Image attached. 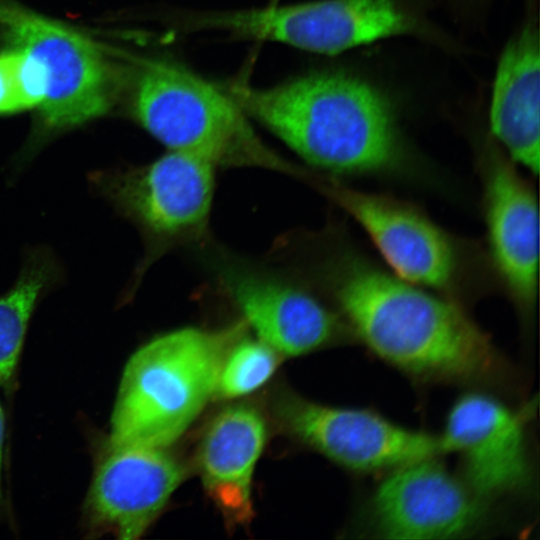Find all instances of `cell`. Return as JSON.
Returning a JSON list of instances; mask_svg holds the SVG:
<instances>
[{"instance_id":"obj_8","label":"cell","mask_w":540,"mask_h":540,"mask_svg":"<svg viewBox=\"0 0 540 540\" xmlns=\"http://www.w3.org/2000/svg\"><path fill=\"white\" fill-rule=\"evenodd\" d=\"M307 183L363 229L392 273L453 298L462 279L460 248L427 215L396 198L350 187L333 175L312 170Z\"/></svg>"},{"instance_id":"obj_13","label":"cell","mask_w":540,"mask_h":540,"mask_svg":"<svg viewBox=\"0 0 540 540\" xmlns=\"http://www.w3.org/2000/svg\"><path fill=\"white\" fill-rule=\"evenodd\" d=\"M482 154L491 261L517 311L531 317L538 294L539 211L531 185L495 146Z\"/></svg>"},{"instance_id":"obj_12","label":"cell","mask_w":540,"mask_h":540,"mask_svg":"<svg viewBox=\"0 0 540 540\" xmlns=\"http://www.w3.org/2000/svg\"><path fill=\"white\" fill-rule=\"evenodd\" d=\"M440 437L445 453L459 455L462 479L484 502L529 485L524 418L496 397L478 391L462 395Z\"/></svg>"},{"instance_id":"obj_6","label":"cell","mask_w":540,"mask_h":540,"mask_svg":"<svg viewBox=\"0 0 540 540\" xmlns=\"http://www.w3.org/2000/svg\"><path fill=\"white\" fill-rule=\"evenodd\" d=\"M215 169L200 157L168 150L145 165L96 173L93 182L117 212L140 230L150 261L205 235Z\"/></svg>"},{"instance_id":"obj_3","label":"cell","mask_w":540,"mask_h":540,"mask_svg":"<svg viewBox=\"0 0 540 540\" xmlns=\"http://www.w3.org/2000/svg\"><path fill=\"white\" fill-rule=\"evenodd\" d=\"M243 323L185 327L157 336L127 362L108 440L169 447L213 398L219 370Z\"/></svg>"},{"instance_id":"obj_9","label":"cell","mask_w":540,"mask_h":540,"mask_svg":"<svg viewBox=\"0 0 540 540\" xmlns=\"http://www.w3.org/2000/svg\"><path fill=\"white\" fill-rule=\"evenodd\" d=\"M273 413L290 436L354 473H385L445 454L440 435L402 426L366 408L326 405L283 391Z\"/></svg>"},{"instance_id":"obj_10","label":"cell","mask_w":540,"mask_h":540,"mask_svg":"<svg viewBox=\"0 0 540 540\" xmlns=\"http://www.w3.org/2000/svg\"><path fill=\"white\" fill-rule=\"evenodd\" d=\"M185 476L183 463L168 447L107 440L84 505L87 533L139 538Z\"/></svg>"},{"instance_id":"obj_16","label":"cell","mask_w":540,"mask_h":540,"mask_svg":"<svg viewBox=\"0 0 540 540\" xmlns=\"http://www.w3.org/2000/svg\"><path fill=\"white\" fill-rule=\"evenodd\" d=\"M539 87V33L536 21L530 19L501 54L489 121L505 154L534 175L539 171Z\"/></svg>"},{"instance_id":"obj_11","label":"cell","mask_w":540,"mask_h":540,"mask_svg":"<svg viewBox=\"0 0 540 540\" xmlns=\"http://www.w3.org/2000/svg\"><path fill=\"white\" fill-rule=\"evenodd\" d=\"M368 500L370 530L388 539H451L473 532L485 502L437 461L427 457L385 472Z\"/></svg>"},{"instance_id":"obj_2","label":"cell","mask_w":540,"mask_h":540,"mask_svg":"<svg viewBox=\"0 0 540 540\" xmlns=\"http://www.w3.org/2000/svg\"><path fill=\"white\" fill-rule=\"evenodd\" d=\"M229 95L308 165L333 176L396 172L408 159L390 101L353 74L315 71L268 88L235 84Z\"/></svg>"},{"instance_id":"obj_18","label":"cell","mask_w":540,"mask_h":540,"mask_svg":"<svg viewBox=\"0 0 540 540\" xmlns=\"http://www.w3.org/2000/svg\"><path fill=\"white\" fill-rule=\"evenodd\" d=\"M281 356L262 340L242 333L224 356L213 398L232 399L255 391L272 376Z\"/></svg>"},{"instance_id":"obj_5","label":"cell","mask_w":540,"mask_h":540,"mask_svg":"<svg viewBox=\"0 0 540 540\" xmlns=\"http://www.w3.org/2000/svg\"><path fill=\"white\" fill-rule=\"evenodd\" d=\"M193 28L335 55L385 38L429 36L428 27L400 0H316L217 12L195 19Z\"/></svg>"},{"instance_id":"obj_1","label":"cell","mask_w":540,"mask_h":540,"mask_svg":"<svg viewBox=\"0 0 540 540\" xmlns=\"http://www.w3.org/2000/svg\"><path fill=\"white\" fill-rule=\"evenodd\" d=\"M325 260L321 275L341 318L379 359L427 383L476 384L501 375L497 349L453 298L350 249Z\"/></svg>"},{"instance_id":"obj_7","label":"cell","mask_w":540,"mask_h":540,"mask_svg":"<svg viewBox=\"0 0 540 540\" xmlns=\"http://www.w3.org/2000/svg\"><path fill=\"white\" fill-rule=\"evenodd\" d=\"M0 28L44 71L46 95L38 109L46 131L67 130L109 110L116 94V72L93 41L7 2H0Z\"/></svg>"},{"instance_id":"obj_14","label":"cell","mask_w":540,"mask_h":540,"mask_svg":"<svg viewBox=\"0 0 540 540\" xmlns=\"http://www.w3.org/2000/svg\"><path fill=\"white\" fill-rule=\"evenodd\" d=\"M221 283L258 339L282 356H299L341 340L338 314L298 284L256 269L226 265Z\"/></svg>"},{"instance_id":"obj_17","label":"cell","mask_w":540,"mask_h":540,"mask_svg":"<svg viewBox=\"0 0 540 540\" xmlns=\"http://www.w3.org/2000/svg\"><path fill=\"white\" fill-rule=\"evenodd\" d=\"M52 276L51 261L36 254L14 286L0 296V385L5 388L12 385L29 321Z\"/></svg>"},{"instance_id":"obj_15","label":"cell","mask_w":540,"mask_h":540,"mask_svg":"<svg viewBox=\"0 0 540 540\" xmlns=\"http://www.w3.org/2000/svg\"><path fill=\"white\" fill-rule=\"evenodd\" d=\"M267 436L265 419L251 404H234L207 426L197 450L203 486L232 527L253 516V473Z\"/></svg>"},{"instance_id":"obj_19","label":"cell","mask_w":540,"mask_h":540,"mask_svg":"<svg viewBox=\"0 0 540 540\" xmlns=\"http://www.w3.org/2000/svg\"><path fill=\"white\" fill-rule=\"evenodd\" d=\"M46 95L40 64L21 48L0 53V115L39 108Z\"/></svg>"},{"instance_id":"obj_20","label":"cell","mask_w":540,"mask_h":540,"mask_svg":"<svg viewBox=\"0 0 540 540\" xmlns=\"http://www.w3.org/2000/svg\"><path fill=\"white\" fill-rule=\"evenodd\" d=\"M5 439V418L2 407L0 406V501L2 500V488H1V471L3 461V446Z\"/></svg>"},{"instance_id":"obj_4","label":"cell","mask_w":540,"mask_h":540,"mask_svg":"<svg viewBox=\"0 0 540 540\" xmlns=\"http://www.w3.org/2000/svg\"><path fill=\"white\" fill-rule=\"evenodd\" d=\"M133 112L168 150L215 167H253L306 178L308 169L275 153L254 132L228 92L167 60L148 61L136 80Z\"/></svg>"}]
</instances>
